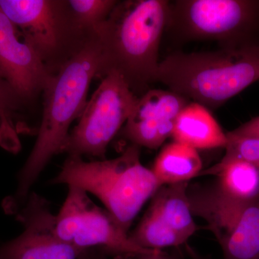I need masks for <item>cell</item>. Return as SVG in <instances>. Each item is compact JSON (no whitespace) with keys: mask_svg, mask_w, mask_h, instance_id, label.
Listing matches in <instances>:
<instances>
[{"mask_svg":"<svg viewBox=\"0 0 259 259\" xmlns=\"http://www.w3.org/2000/svg\"><path fill=\"white\" fill-rule=\"evenodd\" d=\"M174 141L197 150L226 148V133L208 108L189 102L177 116L171 136Z\"/></svg>","mask_w":259,"mask_h":259,"instance_id":"cell-13","label":"cell"},{"mask_svg":"<svg viewBox=\"0 0 259 259\" xmlns=\"http://www.w3.org/2000/svg\"><path fill=\"white\" fill-rule=\"evenodd\" d=\"M24 231L10 241L0 243V259H81L77 250L56 236L50 204L35 193L14 212Z\"/></svg>","mask_w":259,"mask_h":259,"instance_id":"cell-10","label":"cell"},{"mask_svg":"<svg viewBox=\"0 0 259 259\" xmlns=\"http://www.w3.org/2000/svg\"><path fill=\"white\" fill-rule=\"evenodd\" d=\"M258 25V0H177L170 2L167 27L185 40L237 48L252 44L247 40Z\"/></svg>","mask_w":259,"mask_h":259,"instance_id":"cell-7","label":"cell"},{"mask_svg":"<svg viewBox=\"0 0 259 259\" xmlns=\"http://www.w3.org/2000/svg\"><path fill=\"white\" fill-rule=\"evenodd\" d=\"M185 247L186 251H187V253H188V255H190L192 259H212L201 255L197 250L192 248V247L190 246L187 243L185 245Z\"/></svg>","mask_w":259,"mask_h":259,"instance_id":"cell-22","label":"cell"},{"mask_svg":"<svg viewBox=\"0 0 259 259\" xmlns=\"http://www.w3.org/2000/svg\"><path fill=\"white\" fill-rule=\"evenodd\" d=\"M231 137L258 138L259 139V116L242 124L239 127L227 133Z\"/></svg>","mask_w":259,"mask_h":259,"instance_id":"cell-20","label":"cell"},{"mask_svg":"<svg viewBox=\"0 0 259 259\" xmlns=\"http://www.w3.org/2000/svg\"><path fill=\"white\" fill-rule=\"evenodd\" d=\"M0 145L5 149L13 152L18 151L20 146L17 133L10 128L7 124L1 110H0Z\"/></svg>","mask_w":259,"mask_h":259,"instance_id":"cell-19","label":"cell"},{"mask_svg":"<svg viewBox=\"0 0 259 259\" xmlns=\"http://www.w3.org/2000/svg\"><path fill=\"white\" fill-rule=\"evenodd\" d=\"M259 80V44L208 52H176L160 61L159 81L188 100L217 108Z\"/></svg>","mask_w":259,"mask_h":259,"instance_id":"cell-3","label":"cell"},{"mask_svg":"<svg viewBox=\"0 0 259 259\" xmlns=\"http://www.w3.org/2000/svg\"><path fill=\"white\" fill-rule=\"evenodd\" d=\"M81 28L95 33L117 4V0H68Z\"/></svg>","mask_w":259,"mask_h":259,"instance_id":"cell-16","label":"cell"},{"mask_svg":"<svg viewBox=\"0 0 259 259\" xmlns=\"http://www.w3.org/2000/svg\"><path fill=\"white\" fill-rule=\"evenodd\" d=\"M22 107L23 105L15 94L0 76V110L3 112L7 124L15 132L17 131L14 127L13 119L15 112L20 110Z\"/></svg>","mask_w":259,"mask_h":259,"instance_id":"cell-18","label":"cell"},{"mask_svg":"<svg viewBox=\"0 0 259 259\" xmlns=\"http://www.w3.org/2000/svg\"><path fill=\"white\" fill-rule=\"evenodd\" d=\"M227 134V133H226ZM228 136L224 158H237L245 160L259 168L258 138L231 137Z\"/></svg>","mask_w":259,"mask_h":259,"instance_id":"cell-17","label":"cell"},{"mask_svg":"<svg viewBox=\"0 0 259 259\" xmlns=\"http://www.w3.org/2000/svg\"><path fill=\"white\" fill-rule=\"evenodd\" d=\"M190 100L171 90H149L140 97L122 134L132 144L156 149L171 137L177 116Z\"/></svg>","mask_w":259,"mask_h":259,"instance_id":"cell-12","label":"cell"},{"mask_svg":"<svg viewBox=\"0 0 259 259\" xmlns=\"http://www.w3.org/2000/svg\"><path fill=\"white\" fill-rule=\"evenodd\" d=\"M0 10L51 75L82 50L96 33L81 28L68 0H0Z\"/></svg>","mask_w":259,"mask_h":259,"instance_id":"cell-5","label":"cell"},{"mask_svg":"<svg viewBox=\"0 0 259 259\" xmlns=\"http://www.w3.org/2000/svg\"><path fill=\"white\" fill-rule=\"evenodd\" d=\"M139 99L120 75L112 73L102 78L87 102L77 125L69 133L63 153L103 158Z\"/></svg>","mask_w":259,"mask_h":259,"instance_id":"cell-8","label":"cell"},{"mask_svg":"<svg viewBox=\"0 0 259 259\" xmlns=\"http://www.w3.org/2000/svg\"><path fill=\"white\" fill-rule=\"evenodd\" d=\"M100 59L95 33L82 50L51 77L42 93L44 110L36 141L19 171L15 194L3 202L5 212H14L25 203L30 188L51 158L63 153L70 126L86 106L90 83L98 75Z\"/></svg>","mask_w":259,"mask_h":259,"instance_id":"cell-2","label":"cell"},{"mask_svg":"<svg viewBox=\"0 0 259 259\" xmlns=\"http://www.w3.org/2000/svg\"><path fill=\"white\" fill-rule=\"evenodd\" d=\"M51 183L74 186L96 196L127 232L162 186L152 170L141 163V147L134 144L110 160L85 161L69 156Z\"/></svg>","mask_w":259,"mask_h":259,"instance_id":"cell-4","label":"cell"},{"mask_svg":"<svg viewBox=\"0 0 259 259\" xmlns=\"http://www.w3.org/2000/svg\"><path fill=\"white\" fill-rule=\"evenodd\" d=\"M212 175L220 190L241 203H259V168L237 158L223 157L218 163L202 170L199 177Z\"/></svg>","mask_w":259,"mask_h":259,"instance_id":"cell-14","label":"cell"},{"mask_svg":"<svg viewBox=\"0 0 259 259\" xmlns=\"http://www.w3.org/2000/svg\"><path fill=\"white\" fill-rule=\"evenodd\" d=\"M52 228L59 239L77 250L81 259H139L155 251L136 245L106 209L74 186H69L62 207L53 215Z\"/></svg>","mask_w":259,"mask_h":259,"instance_id":"cell-6","label":"cell"},{"mask_svg":"<svg viewBox=\"0 0 259 259\" xmlns=\"http://www.w3.org/2000/svg\"><path fill=\"white\" fill-rule=\"evenodd\" d=\"M189 182L163 185L130 238L145 249L180 248L199 229L189 202Z\"/></svg>","mask_w":259,"mask_h":259,"instance_id":"cell-9","label":"cell"},{"mask_svg":"<svg viewBox=\"0 0 259 259\" xmlns=\"http://www.w3.org/2000/svg\"><path fill=\"white\" fill-rule=\"evenodd\" d=\"M169 10L166 0L118 1L96 31L100 47L97 77L115 73L136 96L148 91L156 81Z\"/></svg>","mask_w":259,"mask_h":259,"instance_id":"cell-1","label":"cell"},{"mask_svg":"<svg viewBox=\"0 0 259 259\" xmlns=\"http://www.w3.org/2000/svg\"><path fill=\"white\" fill-rule=\"evenodd\" d=\"M151 170L162 186L189 182L202 171V158L197 150L173 141L162 148Z\"/></svg>","mask_w":259,"mask_h":259,"instance_id":"cell-15","label":"cell"},{"mask_svg":"<svg viewBox=\"0 0 259 259\" xmlns=\"http://www.w3.org/2000/svg\"><path fill=\"white\" fill-rule=\"evenodd\" d=\"M53 76L0 10V76L21 105H28L42 95Z\"/></svg>","mask_w":259,"mask_h":259,"instance_id":"cell-11","label":"cell"},{"mask_svg":"<svg viewBox=\"0 0 259 259\" xmlns=\"http://www.w3.org/2000/svg\"><path fill=\"white\" fill-rule=\"evenodd\" d=\"M180 248H172L170 252L155 250L152 253L141 255L139 259H182L183 255Z\"/></svg>","mask_w":259,"mask_h":259,"instance_id":"cell-21","label":"cell"}]
</instances>
